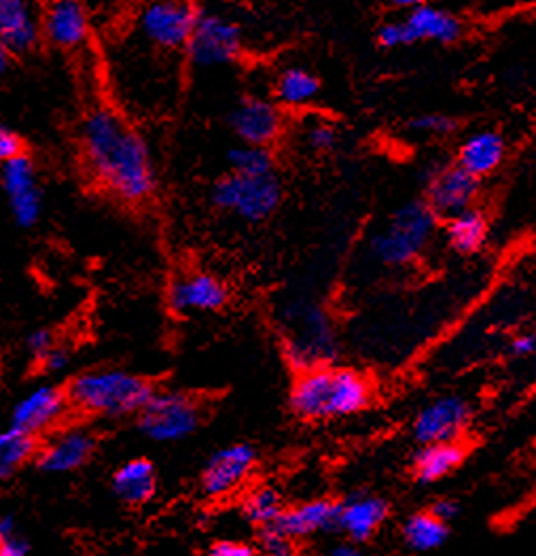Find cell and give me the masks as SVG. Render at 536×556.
Returning a JSON list of instances; mask_svg holds the SVG:
<instances>
[{"label":"cell","mask_w":536,"mask_h":556,"mask_svg":"<svg viewBox=\"0 0 536 556\" xmlns=\"http://www.w3.org/2000/svg\"><path fill=\"white\" fill-rule=\"evenodd\" d=\"M37 451L35 435L15 427L0 433V478L13 476L22 465L28 464Z\"/></svg>","instance_id":"29"},{"label":"cell","mask_w":536,"mask_h":556,"mask_svg":"<svg viewBox=\"0 0 536 556\" xmlns=\"http://www.w3.org/2000/svg\"><path fill=\"white\" fill-rule=\"evenodd\" d=\"M229 126L242 144L269 147L284 130L282 109L266 98H248L240 102L231 115Z\"/></svg>","instance_id":"14"},{"label":"cell","mask_w":536,"mask_h":556,"mask_svg":"<svg viewBox=\"0 0 536 556\" xmlns=\"http://www.w3.org/2000/svg\"><path fill=\"white\" fill-rule=\"evenodd\" d=\"M168 302L179 315L215 313L221 311L227 302V287L224 280L206 273L184 275L170 285Z\"/></svg>","instance_id":"15"},{"label":"cell","mask_w":536,"mask_h":556,"mask_svg":"<svg viewBox=\"0 0 536 556\" xmlns=\"http://www.w3.org/2000/svg\"><path fill=\"white\" fill-rule=\"evenodd\" d=\"M403 542L413 553H433L447 542V525L431 511L413 514L405 520Z\"/></svg>","instance_id":"27"},{"label":"cell","mask_w":536,"mask_h":556,"mask_svg":"<svg viewBox=\"0 0 536 556\" xmlns=\"http://www.w3.org/2000/svg\"><path fill=\"white\" fill-rule=\"evenodd\" d=\"M384 4L393 7V9H401V11H411L416 7H422V4H429L433 0H382Z\"/></svg>","instance_id":"44"},{"label":"cell","mask_w":536,"mask_h":556,"mask_svg":"<svg viewBox=\"0 0 536 556\" xmlns=\"http://www.w3.org/2000/svg\"><path fill=\"white\" fill-rule=\"evenodd\" d=\"M39 39V24L28 0H0V41L15 53L33 49Z\"/></svg>","instance_id":"23"},{"label":"cell","mask_w":536,"mask_h":556,"mask_svg":"<svg viewBox=\"0 0 536 556\" xmlns=\"http://www.w3.org/2000/svg\"><path fill=\"white\" fill-rule=\"evenodd\" d=\"M11 533H13V520L9 516H2L0 518V540L11 535Z\"/></svg>","instance_id":"45"},{"label":"cell","mask_w":536,"mask_h":556,"mask_svg":"<svg viewBox=\"0 0 536 556\" xmlns=\"http://www.w3.org/2000/svg\"><path fill=\"white\" fill-rule=\"evenodd\" d=\"M43 362V366H46L47 371H51V374H58V371H64L68 368V364H71V357H68V353L64 351V349H58V346H53L49 353H47L46 357L41 359Z\"/></svg>","instance_id":"39"},{"label":"cell","mask_w":536,"mask_h":556,"mask_svg":"<svg viewBox=\"0 0 536 556\" xmlns=\"http://www.w3.org/2000/svg\"><path fill=\"white\" fill-rule=\"evenodd\" d=\"M426 204L437 217H454L475 206L482 191V179L469 175L458 164L431 162L424 166Z\"/></svg>","instance_id":"9"},{"label":"cell","mask_w":536,"mask_h":556,"mask_svg":"<svg viewBox=\"0 0 536 556\" xmlns=\"http://www.w3.org/2000/svg\"><path fill=\"white\" fill-rule=\"evenodd\" d=\"M2 187L9 198V206L13 211L15 222L22 228H30L39 222L43 198L37 186L35 166L26 155H17L2 166Z\"/></svg>","instance_id":"13"},{"label":"cell","mask_w":536,"mask_h":556,"mask_svg":"<svg viewBox=\"0 0 536 556\" xmlns=\"http://www.w3.org/2000/svg\"><path fill=\"white\" fill-rule=\"evenodd\" d=\"M405 22L409 26L413 43L431 41V43L447 46L458 41L464 33V26L456 15H451L442 7H435L433 2L407 11Z\"/></svg>","instance_id":"21"},{"label":"cell","mask_w":536,"mask_h":556,"mask_svg":"<svg viewBox=\"0 0 536 556\" xmlns=\"http://www.w3.org/2000/svg\"><path fill=\"white\" fill-rule=\"evenodd\" d=\"M95 438L90 431L73 427L53 435L39 455V465L49 473H68L90 462Z\"/></svg>","instance_id":"19"},{"label":"cell","mask_w":536,"mask_h":556,"mask_svg":"<svg viewBox=\"0 0 536 556\" xmlns=\"http://www.w3.org/2000/svg\"><path fill=\"white\" fill-rule=\"evenodd\" d=\"M335 522H337V504L329 500H312L295 508L282 510L280 518L273 525L280 531H284L289 538L302 540V538H310L316 533L335 529Z\"/></svg>","instance_id":"22"},{"label":"cell","mask_w":536,"mask_h":556,"mask_svg":"<svg viewBox=\"0 0 536 556\" xmlns=\"http://www.w3.org/2000/svg\"><path fill=\"white\" fill-rule=\"evenodd\" d=\"M327 556H367L365 551L358 546L357 542H346V544H337L333 546Z\"/></svg>","instance_id":"43"},{"label":"cell","mask_w":536,"mask_h":556,"mask_svg":"<svg viewBox=\"0 0 536 556\" xmlns=\"http://www.w3.org/2000/svg\"><path fill=\"white\" fill-rule=\"evenodd\" d=\"M26 346H28V351H30L33 357L43 359L47 353L55 346V344H53V333H51L49 329H37V331H33V333L28 336Z\"/></svg>","instance_id":"37"},{"label":"cell","mask_w":536,"mask_h":556,"mask_svg":"<svg viewBox=\"0 0 536 556\" xmlns=\"http://www.w3.org/2000/svg\"><path fill=\"white\" fill-rule=\"evenodd\" d=\"M431 514L433 516H437L439 520H444V522H451L458 514H460V506L454 502V500H439V502H435V506L431 508Z\"/></svg>","instance_id":"42"},{"label":"cell","mask_w":536,"mask_h":556,"mask_svg":"<svg viewBox=\"0 0 536 556\" xmlns=\"http://www.w3.org/2000/svg\"><path fill=\"white\" fill-rule=\"evenodd\" d=\"M66 410H68L66 393L55 384H41L35 391H30L13 408L11 427L35 435L60 422V418L66 415Z\"/></svg>","instance_id":"16"},{"label":"cell","mask_w":536,"mask_h":556,"mask_svg":"<svg viewBox=\"0 0 536 556\" xmlns=\"http://www.w3.org/2000/svg\"><path fill=\"white\" fill-rule=\"evenodd\" d=\"M81 151L91 179L122 202H144L155 189L146 140L111 106H93L81 124Z\"/></svg>","instance_id":"1"},{"label":"cell","mask_w":536,"mask_h":556,"mask_svg":"<svg viewBox=\"0 0 536 556\" xmlns=\"http://www.w3.org/2000/svg\"><path fill=\"white\" fill-rule=\"evenodd\" d=\"M302 144L312 153H329L337 147V130L324 119H308L299 130Z\"/></svg>","instance_id":"32"},{"label":"cell","mask_w":536,"mask_h":556,"mask_svg":"<svg viewBox=\"0 0 536 556\" xmlns=\"http://www.w3.org/2000/svg\"><path fill=\"white\" fill-rule=\"evenodd\" d=\"M153 395V387L132 371L95 370L77 376L66 391L73 408L86 415L128 417Z\"/></svg>","instance_id":"3"},{"label":"cell","mask_w":536,"mask_h":556,"mask_svg":"<svg viewBox=\"0 0 536 556\" xmlns=\"http://www.w3.org/2000/svg\"><path fill=\"white\" fill-rule=\"evenodd\" d=\"M206 556H259L257 551L246 544V542H238V540H224V542H217Z\"/></svg>","instance_id":"36"},{"label":"cell","mask_w":536,"mask_h":556,"mask_svg":"<svg viewBox=\"0 0 536 556\" xmlns=\"http://www.w3.org/2000/svg\"><path fill=\"white\" fill-rule=\"evenodd\" d=\"M284 510V504H282V495L273 489V486H257L253 489L246 497H244V504H242V511L244 516L257 525V527H271L280 514Z\"/></svg>","instance_id":"31"},{"label":"cell","mask_w":536,"mask_h":556,"mask_svg":"<svg viewBox=\"0 0 536 556\" xmlns=\"http://www.w3.org/2000/svg\"><path fill=\"white\" fill-rule=\"evenodd\" d=\"M273 92L280 104L299 109V106H308L316 100V96L320 92V81L306 68L289 66L278 75Z\"/></svg>","instance_id":"28"},{"label":"cell","mask_w":536,"mask_h":556,"mask_svg":"<svg viewBox=\"0 0 536 556\" xmlns=\"http://www.w3.org/2000/svg\"><path fill=\"white\" fill-rule=\"evenodd\" d=\"M490 226L480 208L462 211L447 219L446 236L449 247L460 255H473L488 242Z\"/></svg>","instance_id":"26"},{"label":"cell","mask_w":536,"mask_h":556,"mask_svg":"<svg viewBox=\"0 0 536 556\" xmlns=\"http://www.w3.org/2000/svg\"><path fill=\"white\" fill-rule=\"evenodd\" d=\"M257 465V451L251 444H231L217 451L202 471L200 484L208 497H227L238 491Z\"/></svg>","instance_id":"11"},{"label":"cell","mask_w":536,"mask_h":556,"mask_svg":"<svg viewBox=\"0 0 536 556\" xmlns=\"http://www.w3.org/2000/svg\"><path fill=\"white\" fill-rule=\"evenodd\" d=\"M458 130V124L454 117L442 115V113H424L413 117L407 124V132L424 139H446Z\"/></svg>","instance_id":"33"},{"label":"cell","mask_w":536,"mask_h":556,"mask_svg":"<svg viewBox=\"0 0 536 556\" xmlns=\"http://www.w3.org/2000/svg\"><path fill=\"white\" fill-rule=\"evenodd\" d=\"M471 420V404L458 395H444L426 404L413 420V438L424 444L458 440Z\"/></svg>","instance_id":"12"},{"label":"cell","mask_w":536,"mask_h":556,"mask_svg":"<svg viewBox=\"0 0 536 556\" xmlns=\"http://www.w3.org/2000/svg\"><path fill=\"white\" fill-rule=\"evenodd\" d=\"M282 200V186L276 175L242 177L225 175L213 187V202L244 222H264L273 215Z\"/></svg>","instance_id":"6"},{"label":"cell","mask_w":536,"mask_h":556,"mask_svg":"<svg viewBox=\"0 0 536 556\" xmlns=\"http://www.w3.org/2000/svg\"><path fill=\"white\" fill-rule=\"evenodd\" d=\"M378 41L380 46L386 49H399V47L416 46L409 33V26L405 22V17L399 20H391L386 24H382V28L378 30Z\"/></svg>","instance_id":"35"},{"label":"cell","mask_w":536,"mask_h":556,"mask_svg":"<svg viewBox=\"0 0 536 556\" xmlns=\"http://www.w3.org/2000/svg\"><path fill=\"white\" fill-rule=\"evenodd\" d=\"M22 153V142L20 139L0 124V162H9Z\"/></svg>","instance_id":"38"},{"label":"cell","mask_w":536,"mask_h":556,"mask_svg":"<svg viewBox=\"0 0 536 556\" xmlns=\"http://www.w3.org/2000/svg\"><path fill=\"white\" fill-rule=\"evenodd\" d=\"M536 349L535 333H520L511 340V351L515 357H528Z\"/></svg>","instance_id":"40"},{"label":"cell","mask_w":536,"mask_h":556,"mask_svg":"<svg viewBox=\"0 0 536 556\" xmlns=\"http://www.w3.org/2000/svg\"><path fill=\"white\" fill-rule=\"evenodd\" d=\"M371 393L373 389L365 374L320 366L302 371L291 391V408L306 420L353 417L369 406Z\"/></svg>","instance_id":"2"},{"label":"cell","mask_w":536,"mask_h":556,"mask_svg":"<svg viewBox=\"0 0 536 556\" xmlns=\"http://www.w3.org/2000/svg\"><path fill=\"white\" fill-rule=\"evenodd\" d=\"M0 556H28V544L11 533L0 540Z\"/></svg>","instance_id":"41"},{"label":"cell","mask_w":536,"mask_h":556,"mask_svg":"<svg viewBox=\"0 0 536 556\" xmlns=\"http://www.w3.org/2000/svg\"><path fill=\"white\" fill-rule=\"evenodd\" d=\"M259 548L264 556H295V540L280 531L276 525L264 527Z\"/></svg>","instance_id":"34"},{"label":"cell","mask_w":536,"mask_h":556,"mask_svg":"<svg viewBox=\"0 0 536 556\" xmlns=\"http://www.w3.org/2000/svg\"><path fill=\"white\" fill-rule=\"evenodd\" d=\"M113 491L130 506L146 504L157 491L155 467L146 459H132L122 465L113 476Z\"/></svg>","instance_id":"24"},{"label":"cell","mask_w":536,"mask_h":556,"mask_svg":"<svg viewBox=\"0 0 536 556\" xmlns=\"http://www.w3.org/2000/svg\"><path fill=\"white\" fill-rule=\"evenodd\" d=\"M507 157V140L496 130L469 135L456 151V164L469 175L484 179L496 173Z\"/></svg>","instance_id":"20"},{"label":"cell","mask_w":536,"mask_h":556,"mask_svg":"<svg viewBox=\"0 0 536 556\" xmlns=\"http://www.w3.org/2000/svg\"><path fill=\"white\" fill-rule=\"evenodd\" d=\"M437 232V215L422 200L399 206L391 219L371 236V257L388 268H401L416 262Z\"/></svg>","instance_id":"4"},{"label":"cell","mask_w":536,"mask_h":556,"mask_svg":"<svg viewBox=\"0 0 536 556\" xmlns=\"http://www.w3.org/2000/svg\"><path fill=\"white\" fill-rule=\"evenodd\" d=\"M200 20V9L193 0H151L138 20L140 35L151 46L175 51L184 49Z\"/></svg>","instance_id":"8"},{"label":"cell","mask_w":536,"mask_h":556,"mask_svg":"<svg viewBox=\"0 0 536 556\" xmlns=\"http://www.w3.org/2000/svg\"><path fill=\"white\" fill-rule=\"evenodd\" d=\"M138 413L140 431L155 442H179L200 425V406L179 391L153 393Z\"/></svg>","instance_id":"7"},{"label":"cell","mask_w":536,"mask_h":556,"mask_svg":"<svg viewBox=\"0 0 536 556\" xmlns=\"http://www.w3.org/2000/svg\"><path fill=\"white\" fill-rule=\"evenodd\" d=\"M7 66H9V49L0 41V75L7 71Z\"/></svg>","instance_id":"46"},{"label":"cell","mask_w":536,"mask_h":556,"mask_svg":"<svg viewBox=\"0 0 536 556\" xmlns=\"http://www.w3.org/2000/svg\"><path fill=\"white\" fill-rule=\"evenodd\" d=\"M284 353L299 371L329 366L337 355V336L331 317L312 302H293L282 313Z\"/></svg>","instance_id":"5"},{"label":"cell","mask_w":536,"mask_h":556,"mask_svg":"<svg viewBox=\"0 0 536 556\" xmlns=\"http://www.w3.org/2000/svg\"><path fill=\"white\" fill-rule=\"evenodd\" d=\"M184 51L191 64L200 68H219L231 64L242 51V30L221 15H200Z\"/></svg>","instance_id":"10"},{"label":"cell","mask_w":536,"mask_h":556,"mask_svg":"<svg viewBox=\"0 0 536 556\" xmlns=\"http://www.w3.org/2000/svg\"><path fill=\"white\" fill-rule=\"evenodd\" d=\"M388 518V504L378 495L357 493L337 506L335 529H342L350 542L371 540Z\"/></svg>","instance_id":"18"},{"label":"cell","mask_w":536,"mask_h":556,"mask_svg":"<svg viewBox=\"0 0 536 556\" xmlns=\"http://www.w3.org/2000/svg\"><path fill=\"white\" fill-rule=\"evenodd\" d=\"M464 457H467V451L458 440L424 444L422 451L413 459L416 478L424 484L439 482V480L447 478L451 471H456L460 464L464 462Z\"/></svg>","instance_id":"25"},{"label":"cell","mask_w":536,"mask_h":556,"mask_svg":"<svg viewBox=\"0 0 536 556\" xmlns=\"http://www.w3.org/2000/svg\"><path fill=\"white\" fill-rule=\"evenodd\" d=\"M227 164L233 175L242 177H268L273 175V155L268 147L242 144L227 153Z\"/></svg>","instance_id":"30"},{"label":"cell","mask_w":536,"mask_h":556,"mask_svg":"<svg viewBox=\"0 0 536 556\" xmlns=\"http://www.w3.org/2000/svg\"><path fill=\"white\" fill-rule=\"evenodd\" d=\"M43 33L53 46L77 49L90 37V17L79 0H51L43 17Z\"/></svg>","instance_id":"17"}]
</instances>
